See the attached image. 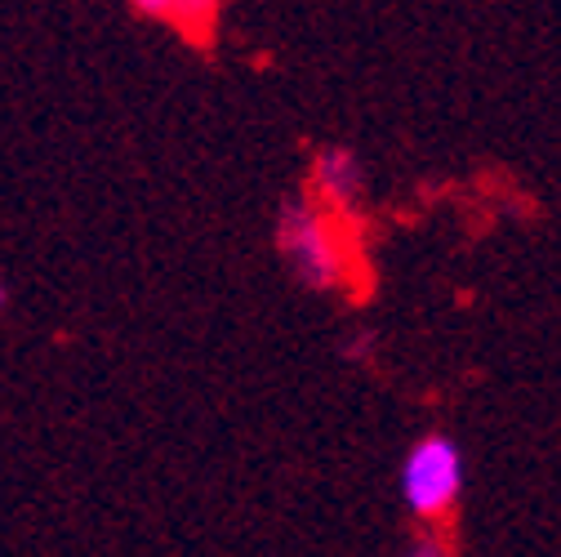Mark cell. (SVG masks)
<instances>
[{
	"label": "cell",
	"mask_w": 561,
	"mask_h": 557,
	"mask_svg": "<svg viewBox=\"0 0 561 557\" xmlns=\"http://www.w3.org/2000/svg\"><path fill=\"white\" fill-rule=\"evenodd\" d=\"M276 250L308 291L334 295L353 291L357 282V259L343 237V224L317 205L308 192H290L276 211Z\"/></svg>",
	"instance_id": "cell-1"
},
{
	"label": "cell",
	"mask_w": 561,
	"mask_h": 557,
	"mask_svg": "<svg viewBox=\"0 0 561 557\" xmlns=\"http://www.w3.org/2000/svg\"><path fill=\"white\" fill-rule=\"evenodd\" d=\"M468 486L463 451L450 433H424L401 459V504L414 522H450Z\"/></svg>",
	"instance_id": "cell-2"
},
{
	"label": "cell",
	"mask_w": 561,
	"mask_h": 557,
	"mask_svg": "<svg viewBox=\"0 0 561 557\" xmlns=\"http://www.w3.org/2000/svg\"><path fill=\"white\" fill-rule=\"evenodd\" d=\"M308 196L317 205H325L343 228H357L366 219V196H370V179H366L362 157L343 144L317 148L308 161Z\"/></svg>",
	"instance_id": "cell-3"
},
{
	"label": "cell",
	"mask_w": 561,
	"mask_h": 557,
	"mask_svg": "<svg viewBox=\"0 0 561 557\" xmlns=\"http://www.w3.org/2000/svg\"><path fill=\"white\" fill-rule=\"evenodd\" d=\"M219 5L224 0H174V27L192 32V36H205L219 19Z\"/></svg>",
	"instance_id": "cell-4"
},
{
	"label": "cell",
	"mask_w": 561,
	"mask_h": 557,
	"mask_svg": "<svg viewBox=\"0 0 561 557\" xmlns=\"http://www.w3.org/2000/svg\"><path fill=\"white\" fill-rule=\"evenodd\" d=\"M343 357L347 362H375L379 357V334L366 330V326H357V334L343 339Z\"/></svg>",
	"instance_id": "cell-5"
},
{
	"label": "cell",
	"mask_w": 561,
	"mask_h": 557,
	"mask_svg": "<svg viewBox=\"0 0 561 557\" xmlns=\"http://www.w3.org/2000/svg\"><path fill=\"white\" fill-rule=\"evenodd\" d=\"M134 14L157 19V23H174V0H129Z\"/></svg>",
	"instance_id": "cell-6"
},
{
	"label": "cell",
	"mask_w": 561,
	"mask_h": 557,
	"mask_svg": "<svg viewBox=\"0 0 561 557\" xmlns=\"http://www.w3.org/2000/svg\"><path fill=\"white\" fill-rule=\"evenodd\" d=\"M419 526H424V531H419V539L410 544L414 553H433V557H437V553H450V548H455V544L437 539V526H433V522H419Z\"/></svg>",
	"instance_id": "cell-7"
},
{
	"label": "cell",
	"mask_w": 561,
	"mask_h": 557,
	"mask_svg": "<svg viewBox=\"0 0 561 557\" xmlns=\"http://www.w3.org/2000/svg\"><path fill=\"white\" fill-rule=\"evenodd\" d=\"M10 304H14V295H10V282H5V276H0V321H5Z\"/></svg>",
	"instance_id": "cell-8"
}]
</instances>
